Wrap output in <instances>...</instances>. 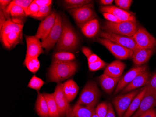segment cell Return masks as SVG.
I'll return each mask as SVG.
<instances>
[{"label": "cell", "mask_w": 156, "mask_h": 117, "mask_svg": "<svg viewBox=\"0 0 156 117\" xmlns=\"http://www.w3.org/2000/svg\"><path fill=\"white\" fill-rule=\"evenodd\" d=\"M77 69V63L73 60L63 62L53 60L48 70L49 81L59 82L64 81L73 75Z\"/></svg>", "instance_id": "obj_1"}, {"label": "cell", "mask_w": 156, "mask_h": 117, "mask_svg": "<svg viewBox=\"0 0 156 117\" xmlns=\"http://www.w3.org/2000/svg\"><path fill=\"white\" fill-rule=\"evenodd\" d=\"M79 38L69 22L62 19V31L59 40L56 46V50L60 51H74L78 48Z\"/></svg>", "instance_id": "obj_2"}, {"label": "cell", "mask_w": 156, "mask_h": 117, "mask_svg": "<svg viewBox=\"0 0 156 117\" xmlns=\"http://www.w3.org/2000/svg\"><path fill=\"white\" fill-rule=\"evenodd\" d=\"M100 96L101 92L97 84L94 82H89L81 91L76 104L95 107Z\"/></svg>", "instance_id": "obj_3"}, {"label": "cell", "mask_w": 156, "mask_h": 117, "mask_svg": "<svg viewBox=\"0 0 156 117\" xmlns=\"http://www.w3.org/2000/svg\"><path fill=\"white\" fill-rule=\"evenodd\" d=\"M104 31L112 32L118 35L133 37L137 31V23L133 22H121L112 23L106 21L102 27Z\"/></svg>", "instance_id": "obj_4"}, {"label": "cell", "mask_w": 156, "mask_h": 117, "mask_svg": "<svg viewBox=\"0 0 156 117\" xmlns=\"http://www.w3.org/2000/svg\"><path fill=\"white\" fill-rule=\"evenodd\" d=\"M93 5L92 4H88L79 8L69 10V13L81 29L88 22L96 18L97 15L93 9Z\"/></svg>", "instance_id": "obj_5"}, {"label": "cell", "mask_w": 156, "mask_h": 117, "mask_svg": "<svg viewBox=\"0 0 156 117\" xmlns=\"http://www.w3.org/2000/svg\"><path fill=\"white\" fill-rule=\"evenodd\" d=\"M96 41L105 46L115 58L126 60L132 58L133 52L130 49L103 38H97Z\"/></svg>", "instance_id": "obj_6"}, {"label": "cell", "mask_w": 156, "mask_h": 117, "mask_svg": "<svg viewBox=\"0 0 156 117\" xmlns=\"http://www.w3.org/2000/svg\"><path fill=\"white\" fill-rule=\"evenodd\" d=\"M62 31V19L60 14H57L55 23L50 33L46 38L42 40L43 48H44L46 52L52 49L57 44L60 38Z\"/></svg>", "instance_id": "obj_7"}, {"label": "cell", "mask_w": 156, "mask_h": 117, "mask_svg": "<svg viewBox=\"0 0 156 117\" xmlns=\"http://www.w3.org/2000/svg\"><path fill=\"white\" fill-rule=\"evenodd\" d=\"M137 49H152L156 48V39L143 27H139L133 36Z\"/></svg>", "instance_id": "obj_8"}, {"label": "cell", "mask_w": 156, "mask_h": 117, "mask_svg": "<svg viewBox=\"0 0 156 117\" xmlns=\"http://www.w3.org/2000/svg\"><path fill=\"white\" fill-rule=\"evenodd\" d=\"M141 89L133 90L124 95L118 96L114 98L113 104L115 107L118 117H123L125 112L131 104V102L139 93Z\"/></svg>", "instance_id": "obj_9"}, {"label": "cell", "mask_w": 156, "mask_h": 117, "mask_svg": "<svg viewBox=\"0 0 156 117\" xmlns=\"http://www.w3.org/2000/svg\"><path fill=\"white\" fill-rule=\"evenodd\" d=\"M99 35L101 38L108 39L112 42L130 49L133 52L137 49L136 43L132 37L105 31H101Z\"/></svg>", "instance_id": "obj_10"}, {"label": "cell", "mask_w": 156, "mask_h": 117, "mask_svg": "<svg viewBox=\"0 0 156 117\" xmlns=\"http://www.w3.org/2000/svg\"><path fill=\"white\" fill-rule=\"evenodd\" d=\"M146 86V85H145ZM139 108L131 117H138L156 106V91L147 87Z\"/></svg>", "instance_id": "obj_11"}, {"label": "cell", "mask_w": 156, "mask_h": 117, "mask_svg": "<svg viewBox=\"0 0 156 117\" xmlns=\"http://www.w3.org/2000/svg\"><path fill=\"white\" fill-rule=\"evenodd\" d=\"M147 69L148 67L145 65L142 66L135 67L130 69L123 76H122L121 79H120L115 88V95L122 91L137 75Z\"/></svg>", "instance_id": "obj_12"}, {"label": "cell", "mask_w": 156, "mask_h": 117, "mask_svg": "<svg viewBox=\"0 0 156 117\" xmlns=\"http://www.w3.org/2000/svg\"><path fill=\"white\" fill-rule=\"evenodd\" d=\"M63 86V83H58L56 86L55 91L53 93L60 117H64L71 108L64 93Z\"/></svg>", "instance_id": "obj_13"}, {"label": "cell", "mask_w": 156, "mask_h": 117, "mask_svg": "<svg viewBox=\"0 0 156 117\" xmlns=\"http://www.w3.org/2000/svg\"><path fill=\"white\" fill-rule=\"evenodd\" d=\"M100 11L101 13H109L115 16L121 22H136L135 16L132 13L123 10L115 6H101Z\"/></svg>", "instance_id": "obj_14"}, {"label": "cell", "mask_w": 156, "mask_h": 117, "mask_svg": "<svg viewBox=\"0 0 156 117\" xmlns=\"http://www.w3.org/2000/svg\"><path fill=\"white\" fill-rule=\"evenodd\" d=\"M57 15V14L53 11L40 23L35 35L37 38L42 40L46 38L55 24Z\"/></svg>", "instance_id": "obj_15"}, {"label": "cell", "mask_w": 156, "mask_h": 117, "mask_svg": "<svg viewBox=\"0 0 156 117\" xmlns=\"http://www.w3.org/2000/svg\"><path fill=\"white\" fill-rule=\"evenodd\" d=\"M27 44V52L25 58H38L44 53L42 42L35 36H25Z\"/></svg>", "instance_id": "obj_16"}, {"label": "cell", "mask_w": 156, "mask_h": 117, "mask_svg": "<svg viewBox=\"0 0 156 117\" xmlns=\"http://www.w3.org/2000/svg\"><path fill=\"white\" fill-rule=\"evenodd\" d=\"M150 77V74L148 69L137 75L130 83L124 88L122 94H126L135 90L136 89L145 86Z\"/></svg>", "instance_id": "obj_17"}, {"label": "cell", "mask_w": 156, "mask_h": 117, "mask_svg": "<svg viewBox=\"0 0 156 117\" xmlns=\"http://www.w3.org/2000/svg\"><path fill=\"white\" fill-rule=\"evenodd\" d=\"M152 49H137L133 52L132 60L135 67L142 66L148 62L154 53Z\"/></svg>", "instance_id": "obj_18"}, {"label": "cell", "mask_w": 156, "mask_h": 117, "mask_svg": "<svg viewBox=\"0 0 156 117\" xmlns=\"http://www.w3.org/2000/svg\"><path fill=\"white\" fill-rule=\"evenodd\" d=\"M95 113V107L75 104L70 109L66 117H92Z\"/></svg>", "instance_id": "obj_19"}, {"label": "cell", "mask_w": 156, "mask_h": 117, "mask_svg": "<svg viewBox=\"0 0 156 117\" xmlns=\"http://www.w3.org/2000/svg\"><path fill=\"white\" fill-rule=\"evenodd\" d=\"M125 68V63L120 60H115L107 65L104 70V74L113 78H119L122 77Z\"/></svg>", "instance_id": "obj_20"}, {"label": "cell", "mask_w": 156, "mask_h": 117, "mask_svg": "<svg viewBox=\"0 0 156 117\" xmlns=\"http://www.w3.org/2000/svg\"><path fill=\"white\" fill-rule=\"evenodd\" d=\"M122 77L119 78H113L106 75L103 73L99 76V81L101 88L108 94L113 92L115 88H116Z\"/></svg>", "instance_id": "obj_21"}, {"label": "cell", "mask_w": 156, "mask_h": 117, "mask_svg": "<svg viewBox=\"0 0 156 117\" xmlns=\"http://www.w3.org/2000/svg\"><path fill=\"white\" fill-rule=\"evenodd\" d=\"M23 32H12L1 37L3 46L7 49H12L22 41Z\"/></svg>", "instance_id": "obj_22"}, {"label": "cell", "mask_w": 156, "mask_h": 117, "mask_svg": "<svg viewBox=\"0 0 156 117\" xmlns=\"http://www.w3.org/2000/svg\"><path fill=\"white\" fill-rule=\"evenodd\" d=\"M63 90L66 97L70 103L77 96L79 88L75 81L71 79L63 83Z\"/></svg>", "instance_id": "obj_23"}, {"label": "cell", "mask_w": 156, "mask_h": 117, "mask_svg": "<svg viewBox=\"0 0 156 117\" xmlns=\"http://www.w3.org/2000/svg\"><path fill=\"white\" fill-rule=\"evenodd\" d=\"M100 24L97 18L88 22L81 28V31L84 36L91 38L95 37L99 32Z\"/></svg>", "instance_id": "obj_24"}, {"label": "cell", "mask_w": 156, "mask_h": 117, "mask_svg": "<svg viewBox=\"0 0 156 117\" xmlns=\"http://www.w3.org/2000/svg\"><path fill=\"white\" fill-rule=\"evenodd\" d=\"M146 89L147 87L145 86L144 88L141 89L139 93L136 95V97L131 102V104L129 105L127 111L125 112L123 117H130L134 114V112L138 110L141 104V101L146 92Z\"/></svg>", "instance_id": "obj_25"}, {"label": "cell", "mask_w": 156, "mask_h": 117, "mask_svg": "<svg viewBox=\"0 0 156 117\" xmlns=\"http://www.w3.org/2000/svg\"><path fill=\"white\" fill-rule=\"evenodd\" d=\"M35 108L37 113L40 117H49V109L47 101L43 94L38 93Z\"/></svg>", "instance_id": "obj_26"}, {"label": "cell", "mask_w": 156, "mask_h": 117, "mask_svg": "<svg viewBox=\"0 0 156 117\" xmlns=\"http://www.w3.org/2000/svg\"><path fill=\"white\" fill-rule=\"evenodd\" d=\"M23 24H18L14 22L11 19H8L0 30L1 37L12 32H23Z\"/></svg>", "instance_id": "obj_27"}, {"label": "cell", "mask_w": 156, "mask_h": 117, "mask_svg": "<svg viewBox=\"0 0 156 117\" xmlns=\"http://www.w3.org/2000/svg\"><path fill=\"white\" fill-rule=\"evenodd\" d=\"M44 96L46 99L49 109V117H60L57 104H56L53 94L44 93Z\"/></svg>", "instance_id": "obj_28"}, {"label": "cell", "mask_w": 156, "mask_h": 117, "mask_svg": "<svg viewBox=\"0 0 156 117\" xmlns=\"http://www.w3.org/2000/svg\"><path fill=\"white\" fill-rule=\"evenodd\" d=\"M63 2L65 8L69 10L92 4L93 1L90 0H65Z\"/></svg>", "instance_id": "obj_29"}, {"label": "cell", "mask_w": 156, "mask_h": 117, "mask_svg": "<svg viewBox=\"0 0 156 117\" xmlns=\"http://www.w3.org/2000/svg\"><path fill=\"white\" fill-rule=\"evenodd\" d=\"M75 56L73 53L66 51H60L55 53L53 56V60L57 61L67 62L73 61L75 59Z\"/></svg>", "instance_id": "obj_30"}, {"label": "cell", "mask_w": 156, "mask_h": 117, "mask_svg": "<svg viewBox=\"0 0 156 117\" xmlns=\"http://www.w3.org/2000/svg\"><path fill=\"white\" fill-rule=\"evenodd\" d=\"M24 65L28 70L32 73H36L40 68V62L38 58H25Z\"/></svg>", "instance_id": "obj_31"}, {"label": "cell", "mask_w": 156, "mask_h": 117, "mask_svg": "<svg viewBox=\"0 0 156 117\" xmlns=\"http://www.w3.org/2000/svg\"><path fill=\"white\" fill-rule=\"evenodd\" d=\"M44 84V81H43L42 79L36 76H33L30 81L28 83V87L32 89L35 90L37 91L38 93L39 91L41 89L42 86Z\"/></svg>", "instance_id": "obj_32"}, {"label": "cell", "mask_w": 156, "mask_h": 117, "mask_svg": "<svg viewBox=\"0 0 156 117\" xmlns=\"http://www.w3.org/2000/svg\"><path fill=\"white\" fill-rule=\"evenodd\" d=\"M33 1L32 0H13L11 2L7 8H10L12 6L17 5L23 9L25 13H26L28 8Z\"/></svg>", "instance_id": "obj_33"}, {"label": "cell", "mask_w": 156, "mask_h": 117, "mask_svg": "<svg viewBox=\"0 0 156 117\" xmlns=\"http://www.w3.org/2000/svg\"><path fill=\"white\" fill-rule=\"evenodd\" d=\"M108 104L102 102L95 108V113L100 117H105L108 112Z\"/></svg>", "instance_id": "obj_34"}, {"label": "cell", "mask_w": 156, "mask_h": 117, "mask_svg": "<svg viewBox=\"0 0 156 117\" xmlns=\"http://www.w3.org/2000/svg\"><path fill=\"white\" fill-rule=\"evenodd\" d=\"M107 66V63L103 61L101 59L94 63L88 64V68L89 70L93 72L101 70L102 68H105Z\"/></svg>", "instance_id": "obj_35"}, {"label": "cell", "mask_w": 156, "mask_h": 117, "mask_svg": "<svg viewBox=\"0 0 156 117\" xmlns=\"http://www.w3.org/2000/svg\"><path fill=\"white\" fill-rule=\"evenodd\" d=\"M51 5L48 6H40L39 7V12L37 14V18L41 19L46 18L51 13Z\"/></svg>", "instance_id": "obj_36"}, {"label": "cell", "mask_w": 156, "mask_h": 117, "mask_svg": "<svg viewBox=\"0 0 156 117\" xmlns=\"http://www.w3.org/2000/svg\"><path fill=\"white\" fill-rule=\"evenodd\" d=\"M115 3L119 8L127 11L130 9L133 2L132 0H115Z\"/></svg>", "instance_id": "obj_37"}, {"label": "cell", "mask_w": 156, "mask_h": 117, "mask_svg": "<svg viewBox=\"0 0 156 117\" xmlns=\"http://www.w3.org/2000/svg\"><path fill=\"white\" fill-rule=\"evenodd\" d=\"M39 9V6L33 1L28 8L26 13V16H29L31 17L37 18Z\"/></svg>", "instance_id": "obj_38"}, {"label": "cell", "mask_w": 156, "mask_h": 117, "mask_svg": "<svg viewBox=\"0 0 156 117\" xmlns=\"http://www.w3.org/2000/svg\"><path fill=\"white\" fill-rule=\"evenodd\" d=\"M146 86L156 91V73L150 77Z\"/></svg>", "instance_id": "obj_39"}, {"label": "cell", "mask_w": 156, "mask_h": 117, "mask_svg": "<svg viewBox=\"0 0 156 117\" xmlns=\"http://www.w3.org/2000/svg\"><path fill=\"white\" fill-rule=\"evenodd\" d=\"M103 16L104 18L107 20L108 22L112 23H119L121 21L113 14L109 13H103Z\"/></svg>", "instance_id": "obj_40"}, {"label": "cell", "mask_w": 156, "mask_h": 117, "mask_svg": "<svg viewBox=\"0 0 156 117\" xmlns=\"http://www.w3.org/2000/svg\"><path fill=\"white\" fill-rule=\"evenodd\" d=\"M33 1L37 4L39 7L50 6L51 5V3L52 2L51 0H34Z\"/></svg>", "instance_id": "obj_41"}, {"label": "cell", "mask_w": 156, "mask_h": 117, "mask_svg": "<svg viewBox=\"0 0 156 117\" xmlns=\"http://www.w3.org/2000/svg\"><path fill=\"white\" fill-rule=\"evenodd\" d=\"M138 117H156V112L154 108L143 113Z\"/></svg>", "instance_id": "obj_42"}, {"label": "cell", "mask_w": 156, "mask_h": 117, "mask_svg": "<svg viewBox=\"0 0 156 117\" xmlns=\"http://www.w3.org/2000/svg\"><path fill=\"white\" fill-rule=\"evenodd\" d=\"M11 1L10 0H1L0 1V6H1V10L4 12L6 10L7 7L11 2Z\"/></svg>", "instance_id": "obj_43"}, {"label": "cell", "mask_w": 156, "mask_h": 117, "mask_svg": "<svg viewBox=\"0 0 156 117\" xmlns=\"http://www.w3.org/2000/svg\"><path fill=\"white\" fill-rule=\"evenodd\" d=\"M101 58L98 55L93 53L87 58L88 64L94 63V62H96V61H98Z\"/></svg>", "instance_id": "obj_44"}, {"label": "cell", "mask_w": 156, "mask_h": 117, "mask_svg": "<svg viewBox=\"0 0 156 117\" xmlns=\"http://www.w3.org/2000/svg\"><path fill=\"white\" fill-rule=\"evenodd\" d=\"M105 117H115L113 106L110 103H108V112Z\"/></svg>", "instance_id": "obj_45"}, {"label": "cell", "mask_w": 156, "mask_h": 117, "mask_svg": "<svg viewBox=\"0 0 156 117\" xmlns=\"http://www.w3.org/2000/svg\"><path fill=\"white\" fill-rule=\"evenodd\" d=\"M6 18L2 10H0V30L2 29L3 24L6 22Z\"/></svg>", "instance_id": "obj_46"}, {"label": "cell", "mask_w": 156, "mask_h": 117, "mask_svg": "<svg viewBox=\"0 0 156 117\" xmlns=\"http://www.w3.org/2000/svg\"><path fill=\"white\" fill-rule=\"evenodd\" d=\"M82 52L85 56L87 58V59L91 54L93 53L90 49L86 47H84L82 48Z\"/></svg>", "instance_id": "obj_47"}, {"label": "cell", "mask_w": 156, "mask_h": 117, "mask_svg": "<svg viewBox=\"0 0 156 117\" xmlns=\"http://www.w3.org/2000/svg\"><path fill=\"white\" fill-rule=\"evenodd\" d=\"M113 2H114V1H113V0H101V1H99L101 5H103V6H111Z\"/></svg>", "instance_id": "obj_48"}, {"label": "cell", "mask_w": 156, "mask_h": 117, "mask_svg": "<svg viewBox=\"0 0 156 117\" xmlns=\"http://www.w3.org/2000/svg\"><path fill=\"white\" fill-rule=\"evenodd\" d=\"M92 117H100L99 116H98V115H97V114H96V113H94V114L93 115V116H92Z\"/></svg>", "instance_id": "obj_49"}]
</instances>
